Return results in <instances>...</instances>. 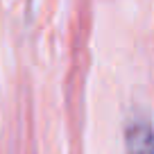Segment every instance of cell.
<instances>
[{
    "instance_id": "obj_1",
    "label": "cell",
    "mask_w": 154,
    "mask_h": 154,
    "mask_svg": "<svg viewBox=\"0 0 154 154\" xmlns=\"http://www.w3.org/2000/svg\"><path fill=\"white\" fill-rule=\"evenodd\" d=\"M127 154H154V127L147 118H131L125 127Z\"/></svg>"
}]
</instances>
